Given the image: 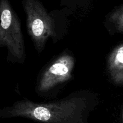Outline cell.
I'll return each mask as SVG.
<instances>
[{"mask_svg":"<svg viewBox=\"0 0 123 123\" xmlns=\"http://www.w3.org/2000/svg\"><path fill=\"white\" fill-rule=\"evenodd\" d=\"M99 102L98 94L80 89L48 102L20 100L1 109L0 117H22L42 123H89L88 116Z\"/></svg>","mask_w":123,"mask_h":123,"instance_id":"1","label":"cell"},{"mask_svg":"<svg viewBox=\"0 0 123 123\" xmlns=\"http://www.w3.org/2000/svg\"><path fill=\"white\" fill-rule=\"evenodd\" d=\"M26 16V27L35 49L41 53L49 38L58 39L56 17L52 12L48 13L39 0H22Z\"/></svg>","mask_w":123,"mask_h":123,"instance_id":"2","label":"cell"},{"mask_svg":"<svg viewBox=\"0 0 123 123\" xmlns=\"http://www.w3.org/2000/svg\"><path fill=\"white\" fill-rule=\"evenodd\" d=\"M0 46L7 49L8 62L23 64L25 54L20 21L9 0H0Z\"/></svg>","mask_w":123,"mask_h":123,"instance_id":"3","label":"cell"},{"mask_svg":"<svg viewBox=\"0 0 123 123\" xmlns=\"http://www.w3.org/2000/svg\"><path fill=\"white\" fill-rule=\"evenodd\" d=\"M75 60L70 52L64 51L40 75L36 91L40 96H49L72 78Z\"/></svg>","mask_w":123,"mask_h":123,"instance_id":"4","label":"cell"},{"mask_svg":"<svg viewBox=\"0 0 123 123\" xmlns=\"http://www.w3.org/2000/svg\"><path fill=\"white\" fill-rule=\"evenodd\" d=\"M107 70L112 83L123 87V42L117 45L108 55Z\"/></svg>","mask_w":123,"mask_h":123,"instance_id":"5","label":"cell"},{"mask_svg":"<svg viewBox=\"0 0 123 123\" xmlns=\"http://www.w3.org/2000/svg\"><path fill=\"white\" fill-rule=\"evenodd\" d=\"M109 32L123 33V4L115 7L106 16Z\"/></svg>","mask_w":123,"mask_h":123,"instance_id":"6","label":"cell"},{"mask_svg":"<svg viewBox=\"0 0 123 123\" xmlns=\"http://www.w3.org/2000/svg\"><path fill=\"white\" fill-rule=\"evenodd\" d=\"M90 0H61V2L66 4H84Z\"/></svg>","mask_w":123,"mask_h":123,"instance_id":"7","label":"cell"},{"mask_svg":"<svg viewBox=\"0 0 123 123\" xmlns=\"http://www.w3.org/2000/svg\"><path fill=\"white\" fill-rule=\"evenodd\" d=\"M122 115H123V113H122Z\"/></svg>","mask_w":123,"mask_h":123,"instance_id":"8","label":"cell"}]
</instances>
